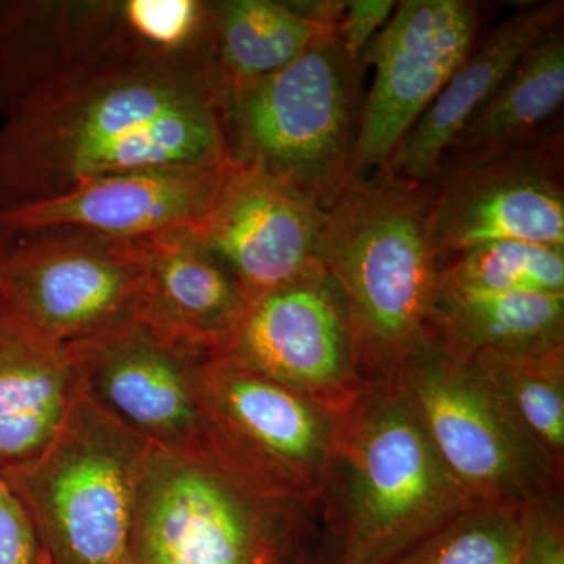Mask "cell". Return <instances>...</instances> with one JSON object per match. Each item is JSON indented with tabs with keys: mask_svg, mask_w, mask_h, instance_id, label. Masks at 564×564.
<instances>
[{
	"mask_svg": "<svg viewBox=\"0 0 564 564\" xmlns=\"http://www.w3.org/2000/svg\"><path fill=\"white\" fill-rule=\"evenodd\" d=\"M231 161L212 69L110 57L47 82L0 126V210L117 174Z\"/></svg>",
	"mask_w": 564,
	"mask_h": 564,
	"instance_id": "6da1fadb",
	"label": "cell"
},
{
	"mask_svg": "<svg viewBox=\"0 0 564 564\" xmlns=\"http://www.w3.org/2000/svg\"><path fill=\"white\" fill-rule=\"evenodd\" d=\"M432 184L356 174L325 209L321 259L350 323L364 381L392 380L432 340L440 261L430 239Z\"/></svg>",
	"mask_w": 564,
	"mask_h": 564,
	"instance_id": "7a4b0ae2",
	"label": "cell"
},
{
	"mask_svg": "<svg viewBox=\"0 0 564 564\" xmlns=\"http://www.w3.org/2000/svg\"><path fill=\"white\" fill-rule=\"evenodd\" d=\"M333 503L291 499L234 456L151 447L141 469L131 552L135 564H303Z\"/></svg>",
	"mask_w": 564,
	"mask_h": 564,
	"instance_id": "3957f363",
	"label": "cell"
},
{
	"mask_svg": "<svg viewBox=\"0 0 564 564\" xmlns=\"http://www.w3.org/2000/svg\"><path fill=\"white\" fill-rule=\"evenodd\" d=\"M333 505L345 564H384L470 505L393 380L340 415Z\"/></svg>",
	"mask_w": 564,
	"mask_h": 564,
	"instance_id": "277c9868",
	"label": "cell"
},
{
	"mask_svg": "<svg viewBox=\"0 0 564 564\" xmlns=\"http://www.w3.org/2000/svg\"><path fill=\"white\" fill-rule=\"evenodd\" d=\"M361 70L334 29L280 73L223 93L231 161L332 206L356 176Z\"/></svg>",
	"mask_w": 564,
	"mask_h": 564,
	"instance_id": "5b68a950",
	"label": "cell"
},
{
	"mask_svg": "<svg viewBox=\"0 0 564 564\" xmlns=\"http://www.w3.org/2000/svg\"><path fill=\"white\" fill-rule=\"evenodd\" d=\"M151 447L79 391L44 451L0 473L31 513L50 564H135L137 488Z\"/></svg>",
	"mask_w": 564,
	"mask_h": 564,
	"instance_id": "8992f818",
	"label": "cell"
},
{
	"mask_svg": "<svg viewBox=\"0 0 564 564\" xmlns=\"http://www.w3.org/2000/svg\"><path fill=\"white\" fill-rule=\"evenodd\" d=\"M470 503L527 505L563 494L555 463L469 359L430 340L392 378Z\"/></svg>",
	"mask_w": 564,
	"mask_h": 564,
	"instance_id": "52a82bcc",
	"label": "cell"
},
{
	"mask_svg": "<svg viewBox=\"0 0 564 564\" xmlns=\"http://www.w3.org/2000/svg\"><path fill=\"white\" fill-rule=\"evenodd\" d=\"M137 239L66 226L0 231V317L65 348L139 321Z\"/></svg>",
	"mask_w": 564,
	"mask_h": 564,
	"instance_id": "ba28073f",
	"label": "cell"
},
{
	"mask_svg": "<svg viewBox=\"0 0 564 564\" xmlns=\"http://www.w3.org/2000/svg\"><path fill=\"white\" fill-rule=\"evenodd\" d=\"M204 411L223 447L274 491L333 503L340 415L232 356L198 362Z\"/></svg>",
	"mask_w": 564,
	"mask_h": 564,
	"instance_id": "9c48e42d",
	"label": "cell"
},
{
	"mask_svg": "<svg viewBox=\"0 0 564 564\" xmlns=\"http://www.w3.org/2000/svg\"><path fill=\"white\" fill-rule=\"evenodd\" d=\"M79 391L102 413L172 454H228L212 430L198 389L206 355L163 339L139 321L69 347Z\"/></svg>",
	"mask_w": 564,
	"mask_h": 564,
	"instance_id": "30bf717a",
	"label": "cell"
},
{
	"mask_svg": "<svg viewBox=\"0 0 564 564\" xmlns=\"http://www.w3.org/2000/svg\"><path fill=\"white\" fill-rule=\"evenodd\" d=\"M480 3L403 0L370 41L362 68L375 66L356 135L355 174L380 170L478 41Z\"/></svg>",
	"mask_w": 564,
	"mask_h": 564,
	"instance_id": "8fae6325",
	"label": "cell"
},
{
	"mask_svg": "<svg viewBox=\"0 0 564 564\" xmlns=\"http://www.w3.org/2000/svg\"><path fill=\"white\" fill-rule=\"evenodd\" d=\"M430 239L440 262L499 240L564 248L562 131L486 161L443 166L433 181Z\"/></svg>",
	"mask_w": 564,
	"mask_h": 564,
	"instance_id": "7c38bea8",
	"label": "cell"
},
{
	"mask_svg": "<svg viewBox=\"0 0 564 564\" xmlns=\"http://www.w3.org/2000/svg\"><path fill=\"white\" fill-rule=\"evenodd\" d=\"M225 352L337 415L361 391L343 293L325 267L251 300Z\"/></svg>",
	"mask_w": 564,
	"mask_h": 564,
	"instance_id": "4fadbf2b",
	"label": "cell"
},
{
	"mask_svg": "<svg viewBox=\"0 0 564 564\" xmlns=\"http://www.w3.org/2000/svg\"><path fill=\"white\" fill-rule=\"evenodd\" d=\"M325 215L288 182L231 161L199 231L251 302L322 269Z\"/></svg>",
	"mask_w": 564,
	"mask_h": 564,
	"instance_id": "5bb4252c",
	"label": "cell"
},
{
	"mask_svg": "<svg viewBox=\"0 0 564 564\" xmlns=\"http://www.w3.org/2000/svg\"><path fill=\"white\" fill-rule=\"evenodd\" d=\"M229 162L91 181L58 198L0 210V231L66 226L137 239L169 229H202Z\"/></svg>",
	"mask_w": 564,
	"mask_h": 564,
	"instance_id": "9a60e30c",
	"label": "cell"
},
{
	"mask_svg": "<svg viewBox=\"0 0 564 564\" xmlns=\"http://www.w3.org/2000/svg\"><path fill=\"white\" fill-rule=\"evenodd\" d=\"M139 322L172 344L214 356L228 350L248 299L198 228L139 237Z\"/></svg>",
	"mask_w": 564,
	"mask_h": 564,
	"instance_id": "2e32d148",
	"label": "cell"
},
{
	"mask_svg": "<svg viewBox=\"0 0 564 564\" xmlns=\"http://www.w3.org/2000/svg\"><path fill=\"white\" fill-rule=\"evenodd\" d=\"M126 46L121 0H0V111Z\"/></svg>",
	"mask_w": 564,
	"mask_h": 564,
	"instance_id": "e0dca14e",
	"label": "cell"
},
{
	"mask_svg": "<svg viewBox=\"0 0 564 564\" xmlns=\"http://www.w3.org/2000/svg\"><path fill=\"white\" fill-rule=\"evenodd\" d=\"M563 13L562 0L527 3L486 33L381 172L413 184H432L455 137L499 90L525 52L562 24Z\"/></svg>",
	"mask_w": 564,
	"mask_h": 564,
	"instance_id": "ac0fdd59",
	"label": "cell"
},
{
	"mask_svg": "<svg viewBox=\"0 0 564 564\" xmlns=\"http://www.w3.org/2000/svg\"><path fill=\"white\" fill-rule=\"evenodd\" d=\"M77 392L69 348L0 317V473L44 451Z\"/></svg>",
	"mask_w": 564,
	"mask_h": 564,
	"instance_id": "d6986e66",
	"label": "cell"
},
{
	"mask_svg": "<svg viewBox=\"0 0 564 564\" xmlns=\"http://www.w3.org/2000/svg\"><path fill=\"white\" fill-rule=\"evenodd\" d=\"M564 101V33L556 25L536 41L492 98L467 121L443 166L496 158L549 131ZM441 166V169H443Z\"/></svg>",
	"mask_w": 564,
	"mask_h": 564,
	"instance_id": "ffe728a7",
	"label": "cell"
},
{
	"mask_svg": "<svg viewBox=\"0 0 564 564\" xmlns=\"http://www.w3.org/2000/svg\"><path fill=\"white\" fill-rule=\"evenodd\" d=\"M432 339L474 356H511L564 345V293L462 292L437 285Z\"/></svg>",
	"mask_w": 564,
	"mask_h": 564,
	"instance_id": "44dd1931",
	"label": "cell"
},
{
	"mask_svg": "<svg viewBox=\"0 0 564 564\" xmlns=\"http://www.w3.org/2000/svg\"><path fill=\"white\" fill-rule=\"evenodd\" d=\"M336 28L304 17L293 2H212V73L223 93L280 73Z\"/></svg>",
	"mask_w": 564,
	"mask_h": 564,
	"instance_id": "7402d4cb",
	"label": "cell"
},
{
	"mask_svg": "<svg viewBox=\"0 0 564 564\" xmlns=\"http://www.w3.org/2000/svg\"><path fill=\"white\" fill-rule=\"evenodd\" d=\"M466 359L502 393L545 454L564 466V345L524 355Z\"/></svg>",
	"mask_w": 564,
	"mask_h": 564,
	"instance_id": "603a6c76",
	"label": "cell"
},
{
	"mask_svg": "<svg viewBox=\"0 0 564 564\" xmlns=\"http://www.w3.org/2000/svg\"><path fill=\"white\" fill-rule=\"evenodd\" d=\"M525 507L470 503L384 564H519Z\"/></svg>",
	"mask_w": 564,
	"mask_h": 564,
	"instance_id": "cb8c5ba5",
	"label": "cell"
},
{
	"mask_svg": "<svg viewBox=\"0 0 564 564\" xmlns=\"http://www.w3.org/2000/svg\"><path fill=\"white\" fill-rule=\"evenodd\" d=\"M440 284L462 292L564 293V248L499 240L440 262Z\"/></svg>",
	"mask_w": 564,
	"mask_h": 564,
	"instance_id": "d4e9b609",
	"label": "cell"
},
{
	"mask_svg": "<svg viewBox=\"0 0 564 564\" xmlns=\"http://www.w3.org/2000/svg\"><path fill=\"white\" fill-rule=\"evenodd\" d=\"M0 564H50L31 513L0 474Z\"/></svg>",
	"mask_w": 564,
	"mask_h": 564,
	"instance_id": "484cf974",
	"label": "cell"
},
{
	"mask_svg": "<svg viewBox=\"0 0 564 564\" xmlns=\"http://www.w3.org/2000/svg\"><path fill=\"white\" fill-rule=\"evenodd\" d=\"M563 494L527 505L519 564H564Z\"/></svg>",
	"mask_w": 564,
	"mask_h": 564,
	"instance_id": "4316f807",
	"label": "cell"
},
{
	"mask_svg": "<svg viewBox=\"0 0 564 564\" xmlns=\"http://www.w3.org/2000/svg\"><path fill=\"white\" fill-rule=\"evenodd\" d=\"M397 2L393 0H352L347 2L336 25V39L348 61L362 69V54L370 41L391 20Z\"/></svg>",
	"mask_w": 564,
	"mask_h": 564,
	"instance_id": "83f0119b",
	"label": "cell"
},
{
	"mask_svg": "<svg viewBox=\"0 0 564 564\" xmlns=\"http://www.w3.org/2000/svg\"><path fill=\"white\" fill-rule=\"evenodd\" d=\"M303 564H322V563L304 562ZM329 564H345L344 563V558H343V554L339 555V558H337L336 562L329 563Z\"/></svg>",
	"mask_w": 564,
	"mask_h": 564,
	"instance_id": "f1b7e54d",
	"label": "cell"
}]
</instances>
